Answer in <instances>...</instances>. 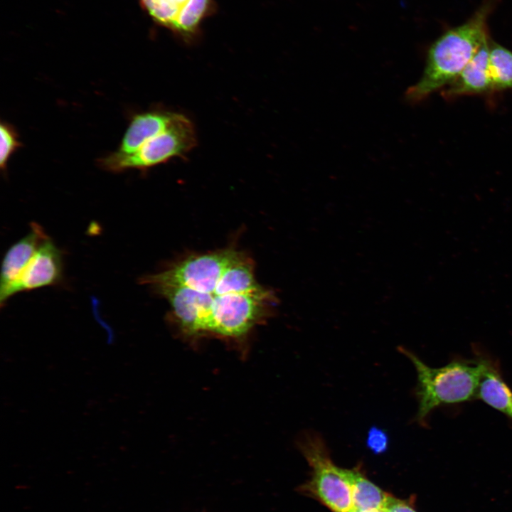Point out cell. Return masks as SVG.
Returning a JSON list of instances; mask_svg holds the SVG:
<instances>
[{
  "label": "cell",
  "instance_id": "cell-9",
  "mask_svg": "<svg viewBox=\"0 0 512 512\" xmlns=\"http://www.w3.org/2000/svg\"><path fill=\"white\" fill-rule=\"evenodd\" d=\"M486 41L458 76L442 90L447 100L493 92L489 70V41Z\"/></svg>",
  "mask_w": 512,
  "mask_h": 512
},
{
  "label": "cell",
  "instance_id": "cell-1",
  "mask_svg": "<svg viewBox=\"0 0 512 512\" xmlns=\"http://www.w3.org/2000/svg\"><path fill=\"white\" fill-rule=\"evenodd\" d=\"M142 282L168 302L177 325L191 336L241 338L278 302L257 280L252 259L233 248L192 255Z\"/></svg>",
  "mask_w": 512,
  "mask_h": 512
},
{
  "label": "cell",
  "instance_id": "cell-10",
  "mask_svg": "<svg viewBox=\"0 0 512 512\" xmlns=\"http://www.w3.org/2000/svg\"><path fill=\"white\" fill-rule=\"evenodd\" d=\"M175 112L154 109L132 115L118 149L119 154H129L163 131L171 122Z\"/></svg>",
  "mask_w": 512,
  "mask_h": 512
},
{
  "label": "cell",
  "instance_id": "cell-6",
  "mask_svg": "<svg viewBox=\"0 0 512 512\" xmlns=\"http://www.w3.org/2000/svg\"><path fill=\"white\" fill-rule=\"evenodd\" d=\"M62 252L48 238L38 247L10 289L9 298L20 292L55 284L62 279Z\"/></svg>",
  "mask_w": 512,
  "mask_h": 512
},
{
  "label": "cell",
  "instance_id": "cell-3",
  "mask_svg": "<svg viewBox=\"0 0 512 512\" xmlns=\"http://www.w3.org/2000/svg\"><path fill=\"white\" fill-rule=\"evenodd\" d=\"M414 365L417 383L415 394L418 409L415 421L427 425V417L437 407L464 403L476 399L482 373L479 360L455 357L439 368L426 365L412 351L399 348Z\"/></svg>",
  "mask_w": 512,
  "mask_h": 512
},
{
  "label": "cell",
  "instance_id": "cell-5",
  "mask_svg": "<svg viewBox=\"0 0 512 512\" xmlns=\"http://www.w3.org/2000/svg\"><path fill=\"white\" fill-rule=\"evenodd\" d=\"M299 445L311 469V479L302 487V491L312 494L333 512H348L353 509L350 486L341 468L331 461L323 439L316 434H307Z\"/></svg>",
  "mask_w": 512,
  "mask_h": 512
},
{
  "label": "cell",
  "instance_id": "cell-8",
  "mask_svg": "<svg viewBox=\"0 0 512 512\" xmlns=\"http://www.w3.org/2000/svg\"><path fill=\"white\" fill-rule=\"evenodd\" d=\"M472 350L482 366L476 399L512 421V390L503 378L498 361L478 345H473Z\"/></svg>",
  "mask_w": 512,
  "mask_h": 512
},
{
  "label": "cell",
  "instance_id": "cell-2",
  "mask_svg": "<svg viewBox=\"0 0 512 512\" xmlns=\"http://www.w3.org/2000/svg\"><path fill=\"white\" fill-rule=\"evenodd\" d=\"M497 0H486L464 24L450 29L430 47L420 80L407 90L410 102H418L453 81L489 40L486 21Z\"/></svg>",
  "mask_w": 512,
  "mask_h": 512
},
{
  "label": "cell",
  "instance_id": "cell-15",
  "mask_svg": "<svg viewBox=\"0 0 512 512\" xmlns=\"http://www.w3.org/2000/svg\"><path fill=\"white\" fill-rule=\"evenodd\" d=\"M366 442L371 451L375 454H380L388 448V437L383 430L373 427L369 430Z\"/></svg>",
  "mask_w": 512,
  "mask_h": 512
},
{
  "label": "cell",
  "instance_id": "cell-12",
  "mask_svg": "<svg viewBox=\"0 0 512 512\" xmlns=\"http://www.w3.org/2000/svg\"><path fill=\"white\" fill-rule=\"evenodd\" d=\"M489 60L493 92L512 90V51L489 43Z\"/></svg>",
  "mask_w": 512,
  "mask_h": 512
},
{
  "label": "cell",
  "instance_id": "cell-16",
  "mask_svg": "<svg viewBox=\"0 0 512 512\" xmlns=\"http://www.w3.org/2000/svg\"><path fill=\"white\" fill-rule=\"evenodd\" d=\"M383 512H417L412 506L402 500L389 494Z\"/></svg>",
  "mask_w": 512,
  "mask_h": 512
},
{
  "label": "cell",
  "instance_id": "cell-11",
  "mask_svg": "<svg viewBox=\"0 0 512 512\" xmlns=\"http://www.w3.org/2000/svg\"><path fill=\"white\" fill-rule=\"evenodd\" d=\"M341 473L350 486L353 508L383 511L389 494L358 470L341 468Z\"/></svg>",
  "mask_w": 512,
  "mask_h": 512
},
{
  "label": "cell",
  "instance_id": "cell-7",
  "mask_svg": "<svg viewBox=\"0 0 512 512\" xmlns=\"http://www.w3.org/2000/svg\"><path fill=\"white\" fill-rule=\"evenodd\" d=\"M43 228L36 223H31L29 232L14 243L6 252L2 261L0 280V304L9 299V293L41 244L48 238Z\"/></svg>",
  "mask_w": 512,
  "mask_h": 512
},
{
  "label": "cell",
  "instance_id": "cell-17",
  "mask_svg": "<svg viewBox=\"0 0 512 512\" xmlns=\"http://www.w3.org/2000/svg\"><path fill=\"white\" fill-rule=\"evenodd\" d=\"M348 512H383L382 510H373V511H365V510H358L353 508Z\"/></svg>",
  "mask_w": 512,
  "mask_h": 512
},
{
  "label": "cell",
  "instance_id": "cell-14",
  "mask_svg": "<svg viewBox=\"0 0 512 512\" xmlns=\"http://www.w3.org/2000/svg\"><path fill=\"white\" fill-rule=\"evenodd\" d=\"M0 134V166L1 171H4L10 158L22 144L15 128L6 122L1 121Z\"/></svg>",
  "mask_w": 512,
  "mask_h": 512
},
{
  "label": "cell",
  "instance_id": "cell-4",
  "mask_svg": "<svg viewBox=\"0 0 512 512\" xmlns=\"http://www.w3.org/2000/svg\"><path fill=\"white\" fill-rule=\"evenodd\" d=\"M196 134L191 121L174 113L169 124L137 150L129 154L114 151L97 160L104 170L119 172L128 169L146 170L176 156L188 153L196 144Z\"/></svg>",
  "mask_w": 512,
  "mask_h": 512
},
{
  "label": "cell",
  "instance_id": "cell-13",
  "mask_svg": "<svg viewBox=\"0 0 512 512\" xmlns=\"http://www.w3.org/2000/svg\"><path fill=\"white\" fill-rule=\"evenodd\" d=\"M191 0H139L142 9L153 21L170 30H174L177 18Z\"/></svg>",
  "mask_w": 512,
  "mask_h": 512
}]
</instances>
